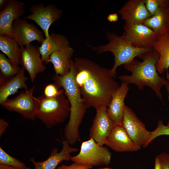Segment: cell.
<instances>
[{
	"instance_id": "cell-1",
	"label": "cell",
	"mask_w": 169,
	"mask_h": 169,
	"mask_svg": "<svg viewBox=\"0 0 169 169\" xmlns=\"http://www.w3.org/2000/svg\"><path fill=\"white\" fill-rule=\"evenodd\" d=\"M74 79L87 108L107 107L120 85L110 69L84 58L73 60Z\"/></svg>"
},
{
	"instance_id": "cell-2",
	"label": "cell",
	"mask_w": 169,
	"mask_h": 169,
	"mask_svg": "<svg viewBox=\"0 0 169 169\" xmlns=\"http://www.w3.org/2000/svg\"><path fill=\"white\" fill-rule=\"evenodd\" d=\"M159 57L158 53L153 49L144 53L139 58L141 59V61L134 59L123 65L125 69L131 74L120 75L119 79L128 85H136L140 90H143L144 86L150 87L163 101L161 89L166 80L159 75L156 69Z\"/></svg>"
},
{
	"instance_id": "cell-3",
	"label": "cell",
	"mask_w": 169,
	"mask_h": 169,
	"mask_svg": "<svg viewBox=\"0 0 169 169\" xmlns=\"http://www.w3.org/2000/svg\"><path fill=\"white\" fill-rule=\"evenodd\" d=\"M73 60L69 72L61 76L55 74L53 79L58 88L64 90L70 105L69 119L64 129V139L73 145L80 139L79 127L86 111L87 108L76 83Z\"/></svg>"
},
{
	"instance_id": "cell-4",
	"label": "cell",
	"mask_w": 169,
	"mask_h": 169,
	"mask_svg": "<svg viewBox=\"0 0 169 169\" xmlns=\"http://www.w3.org/2000/svg\"><path fill=\"white\" fill-rule=\"evenodd\" d=\"M33 98L35 118L47 128L63 123L69 116L70 104L62 88L55 97L48 98L42 95Z\"/></svg>"
},
{
	"instance_id": "cell-5",
	"label": "cell",
	"mask_w": 169,
	"mask_h": 169,
	"mask_svg": "<svg viewBox=\"0 0 169 169\" xmlns=\"http://www.w3.org/2000/svg\"><path fill=\"white\" fill-rule=\"evenodd\" d=\"M106 37L108 40L107 44L95 46H89L98 54L107 52L112 53L114 62L110 70L114 77L116 75V70L119 66L130 62L136 57L139 58L144 53L153 49H139L133 47L123 34L119 36L114 32H108Z\"/></svg>"
},
{
	"instance_id": "cell-6",
	"label": "cell",
	"mask_w": 169,
	"mask_h": 169,
	"mask_svg": "<svg viewBox=\"0 0 169 169\" xmlns=\"http://www.w3.org/2000/svg\"><path fill=\"white\" fill-rule=\"evenodd\" d=\"M111 156L107 147L100 146L90 138L82 142L79 153L72 156L71 160L79 165L98 166L109 164Z\"/></svg>"
},
{
	"instance_id": "cell-7",
	"label": "cell",
	"mask_w": 169,
	"mask_h": 169,
	"mask_svg": "<svg viewBox=\"0 0 169 169\" xmlns=\"http://www.w3.org/2000/svg\"><path fill=\"white\" fill-rule=\"evenodd\" d=\"M29 10L31 14L23 17V18L35 22L42 30L45 38L49 36V31L51 25L62 17L63 12L53 4L45 6L43 3L33 4Z\"/></svg>"
},
{
	"instance_id": "cell-8",
	"label": "cell",
	"mask_w": 169,
	"mask_h": 169,
	"mask_svg": "<svg viewBox=\"0 0 169 169\" xmlns=\"http://www.w3.org/2000/svg\"><path fill=\"white\" fill-rule=\"evenodd\" d=\"M123 33L128 42L139 49H153L158 36L143 24L124 25Z\"/></svg>"
},
{
	"instance_id": "cell-9",
	"label": "cell",
	"mask_w": 169,
	"mask_h": 169,
	"mask_svg": "<svg viewBox=\"0 0 169 169\" xmlns=\"http://www.w3.org/2000/svg\"><path fill=\"white\" fill-rule=\"evenodd\" d=\"M122 125L127 133L138 146L145 147L151 137V132L139 119L132 110L125 105Z\"/></svg>"
},
{
	"instance_id": "cell-10",
	"label": "cell",
	"mask_w": 169,
	"mask_h": 169,
	"mask_svg": "<svg viewBox=\"0 0 169 169\" xmlns=\"http://www.w3.org/2000/svg\"><path fill=\"white\" fill-rule=\"evenodd\" d=\"M35 87L21 92L16 97L8 99L0 104L7 110L21 115L26 119L33 121L36 119L33 92Z\"/></svg>"
},
{
	"instance_id": "cell-11",
	"label": "cell",
	"mask_w": 169,
	"mask_h": 169,
	"mask_svg": "<svg viewBox=\"0 0 169 169\" xmlns=\"http://www.w3.org/2000/svg\"><path fill=\"white\" fill-rule=\"evenodd\" d=\"M43 62L39 47L30 44L20 47L19 64L28 72L32 82L34 81L38 73L46 69Z\"/></svg>"
},
{
	"instance_id": "cell-12",
	"label": "cell",
	"mask_w": 169,
	"mask_h": 169,
	"mask_svg": "<svg viewBox=\"0 0 169 169\" xmlns=\"http://www.w3.org/2000/svg\"><path fill=\"white\" fill-rule=\"evenodd\" d=\"M12 33L13 38L20 47H25L34 41L41 44L45 39L43 31L23 18H19L14 22Z\"/></svg>"
},
{
	"instance_id": "cell-13",
	"label": "cell",
	"mask_w": 169,
	"mask_h": 169,
	"mask_svg": "<svg viewBox=\"0 0 169 169\" xmlns=\"http://www.w3.org/2000/svg\"><path fill=\"white\" fill-rule=\"evenodd\" d=\"M95 109L96 114L89 130L90 137L103 146L115 124L109 116L107 107L101 106Z\"/></svg>"
},
{
	"instance_id": "cell-14",
	"label": "cell",
	"mask_w": 169,
	"mask_h": 169,
	"mask_svg": "<svg viewBox=\"0 0 169 169\" xmlns=\"http://www.w3.org/2000/svg\"><path fill=\"white\" fill-rule=\"evenodd\" d=\"M145 0H129L119 10L118 13L127 25L143 24L152 16L147 10Z\"/></svg>"
},
{
	"instance_id": "cell-15",
	"label": "cell",
	"mask_w": 169,
	"mask_h": 169,
	"mask_svg": "<svg viewBox=\"0 0 169 169\" xmlns=\"http://www.w3.org/2000/svg\"><path fill=\"white\" fill-rule=\"evenodd\" d=\"M105 145L119 152L135 151L141 148L130 137L122 125L118 124H115Z\"/></svg>"
},
{
	"instance_id": "cell-16",
	"label": "cell",
	"mask_w": 169,
	"mask_h": 169,
	"mask_svg": "<svg viewBox=\"0 0 169 169\" xmlns=\"http://www.w3.org/2000/svg\"><path fill=\"white\" fill-rule=\"evenodd\" d=\"M23 2L9 0L5 8L0 12V35H6L13 38L12 26L25 12Z\"/></svg>"
},
{
	"instance_id": "cell-17",
	"label": "cell",
	"mask_w": 169,
	"mask_h": 169,
	"mask_svg": "<svg viewBox=\"0 0 169 169\" xmlns=\"http://www.w3.org/2000/svg\"><path fill=\"white\" fill-rule=\"evenodd\" d=\"M63 148L59 152L55 147L52 150L49 157L42 161H38L32 157L30 160L34 166V169H56L57 166L63 161H69L72 156L71 153L78 151L79 149L70 146L68 142L62 135Z\"/></svg>"
},
{
	"instance_id": "cell-18",
	"label": "cell",
	"mask_w": 169,
	"mask_h": 169,
	"mask_svg": "<svg viewBox=\"0 0 169 169\" xmlns=\"http://www.w3.org/2000/svg\"><path fill=\"white\" fill-rule=\"evenodd\" d=\"M129 89L128 84L122 82L107 106L108 115L115 124L122 125L125 106L124 100Z\"/></svg>"
},
{
	"instance_id": "cell-19",
	"label": "cell",
	"mask_w": 169,
	"mask_h": 169,
	"mask_svg": "<svg viewBox=\"0 0 169 169\" xmlns=\"http://www.w3.org/2000/svg\"><path fill=\"white\" fill-rule=\"evenodd\" d=\"M25 70L21 68L18 73L8 79L0 81V104L8 99L10 96L14 95L19 89H28L26 83L28 78L24 74Z\"/></svg>"
},
{
	"instance_id": "cell-20",
	"label": "cell",
	"mask_w": 169,
	"mask_h": 169,
	"mask_svg": "<svg viewBox=\"0 0 169 169\" xmlns=\"http://www.w3.org/2000/svg\"><path fill=\"white\" fill-rule=\"evenodd\" d=\"M69 45V41L63 34L52 33L48 38H45L39 47L43 62L47 64L51 54L54 52L62 50Z\"/></svg>"
},
{
	"instance_id": "cell-21",
	"label": "cell",
	"mask_w": 169,
	"mask_h": 169,
	"mask_svg": "<svg viewBox=\"0 0 169 169\" xmlns=\"http://www.w3.org/2000/svg\"><path fill=\"white\" fill-rule=\"evenodd\" d=\"M74 52V49L69 46L62 50L56 51L51 54L48 63H52L56 74L64 76L69 73Z\"/></svg>"
},
{
	"instance_id": "cell-22",
	"label": "cell",
	"mask_w": 169,
	"mask_h": 169,
	"mask_svg": "<svg viewBox=\"0 0 169 169\" xmlns=\"http://www.w3.org/2000/svg\"><path fill=\"white\" fill-rule=\"evenodd\" d=\"M153 50L158 53L159 57L156 64L157 71L162 74L166 70L168 73L169 68V33L157 37Z\"/></svg>"
},
{
	"instance_id": "cell-23",
	"label": "cell",
	"mask_w": 169,
	"mask_h": 169,
	"mask_svg": "<svg viewBox=\"0 0 169 169\" xmlns=\"http://www.w3.org/2000/svg\"><path fill=\"white\" fill-rule=\"evenodd\" d=\"M143 24L152 29L158 36L169 33V6L146 19Z\"/></svg>"
},
{
	"instance_id": "cell-24",
	"label": "cell",
	"mask_w": 169,
	"mask_h": 169,
	"mask_svg": "<svg viewBox=\"0 0 169 169\" xmlns=\"http://www.w3.org/2000/svg\"><path fill=\"white\" fill-rule=\"evenodd\" d=\"M0 50L13 63L18 65L20 47L14 39L7 35H0Z\"/></svg>"
},
{
	"instance_id": "cell-25",
	"label": "cell",
	"mask_w": 169,
	"mask_h": 169,
	"mask_svg": "<svg viewBox=\"0 0 169 169\" xmlns=\"http://www.w3.org/2000/svg\"><path fill=\"white\" fill-rule=\"evenodd\" d=\"M20 68L7 58L4 54L0 53V81L8 79L16 75Z\"/></svg>"
},
{
	"instance_id": "cell-26",
	"label": "cell",
	"mask_w": 169,
	"mask_h": 169,
	"mask_svg": "<svg viewBox=\"0 0 169 169\" xmlns=\"http://www.w3.org/2000/svg\"><path fill=\"white\" fill-rule=\"evenodd\" d=\"M0 165L20 168L26 167L24 163L8 154L1 146H0Z\"/></svg>"
},
{
	"instance_id": "cell-27",
	"label": "cell",
	"mask_w": 169,
	"mask_h": 169,
	"mask_svg": "<svg viewBox=\"0 0 169 169\" xmlns=\"http://www.w3.org/2000/svg\"><path fill=\"white\" fill-rule=\"evenodd\" d=\"M145 4L148 12L153 16L163 8L169 6V0H145Z\"/></svg>"
},
{
	"instance_id": "cell-28",
	"label": "cell",
	"mask_w": 169,
	"mask_h": 169,
	"mask_svg": "<svg viewBox=\"0 0 169 169\" xmlns=\"http://www.w3.org/2000/svg\"><path fill=\"white\" fill-rule=\"evenodd\" d=\"M150 139L146 147L153 140L157 137L163 135L169 136V126L164 124L162 120L158 121L156 128L151 131Z\"/></svg>"
},
{
	"instance_id": "cell-29",
	"label": "cell",
	"mask_w": 169,
	"mask_h": 169,
	"mask_svg": "<svg viewBox=\"0 0 169 169\" xmlns=\"http://www.w3.org/2000/svg\"><path fill=\"white\" fill-rule=\"evenodd\" d=\"M61 89H59L54 83L47 85L44 90V95L48 98L56 97L60 92Z\"/></svg>"
},
{
	"instance_id": "cell-30",
	"label": "cell",
	"mask_w": 169,
	"mask_h": 169,
	"mask_svg": "<svg viewBox=\"0 0 169 169\" xmlns=\"http://www.w3.org/2000/svg\"><path fill=\"white\" fill-rule=\"evenodd\" d=\"M161 166V169H169V154L162 152L157 156Z\"/></svg>"
},
{
	"instance_id": "cell-31",
	"label": "cell",
	"mask_w": 169,
	"mask_h": 169,
	"mask_svg": "<svg viewBox=\"0 0 169 169\" xmlns=\"http://www.w3.org/2000/svg\"><path fill=\"white\" fill-rule=\"evenodd\" d=\"M92 167L90 166L81 165L73 162L69 165L63 164L58 166L56 169H90Z\"/></svg>"
},
{
	"instance_id": "cell-32",
	"label": "cell",
	"mask_w": 169,
	"mask_h": 169,
	"mask_svg": "<svg viewBox=\"0 0 169 169\" xmlns=\"http://www.w3.org/2000/svg\"><path fill=\"white\" fill-rule=\"evenodd\" d=\"M9 126L8 123L4 119H0V137L2 136Z\"/></svg>"
},
{
	"instance_id": "cell-33",
	"label": "cell",
	"mask_w": 169,
	"mask_h": 169,
	"mask_svg": "<svg viewBox=\"0 0 169 169\" xmlns=\"http://www.w3.org/2000/svg\"><path fill=\"white\" fill-rule=\"evenodd\" d=\"M107 20L110 22H116L118 20V16L116 13H111L107 17Z\"/></svg>"
},
{
	"instance_id": "cell-34",
	"label": "cell",
	"mask_w": 169,
	"mask_h": 169,
	"mask_svg": "<svg viewBox=\"0 0 169 169\" xmlns=\"http://www.w3.org/2000/svg\"><path fill=\"white\" fill-rule=\"evenodd\" d=\"M0 169H31V168L27 166L24 168H20L3 165H0Z\"/></svg>"
},
{
	"instance_id": "cell-35",
	"label": "cell",
	"mask_w": 169,
	"mask_h": 169,
	"mask_svg": "<svg viewBox=\"0 0 169 169\" xmlns=\"http://www.w3.org/2000/svg\"><path fill=\"white\" fill-rule=\"evenodd\" d=\"M9 0H0V12L3 10L6 7Z\"/></svg>"
},
{
	"instance_id": "cell-36",
	"label": "cell",
	"mask_w": 169,
	"mask_h": 169,
	"mask_svg": "<svg viewBox=\"0 0 169 169\" xmlns=\"http://www.w3.org/2000/svg\"><path fill=\"white\" fill-rule=\"evenodd\" d=\"M154 169H161L159 161L157 156L155 158Z\"/></svg>"
},
{
	"instance_id": "cell-37",
	"label": "cell",
	"mask_w": 169,
	"mask_h": 169,
	"mask_svg": "<svg viewBox=\"0 0 169 169\" xmlns=\"http://www.w3.org/2000/svg\"><path fill=\"white\" fill-rule=\"evenodd\" d=\"M166 90L168 94V98L169 100V80L167 79L166 80V84L165 85ZM168 126H169V120L167 124L166 125Z\"/></svg>"
},
{
	"instance_id": "cell-38",
	"label": "cell",
	"mask_w": 169,
	"mask_h": 169,
	"mask_svg": "<svg viewBox=\"0 0 169 169\" xmlns=\"http://www.w3.org/2000/svg\"><path fill=\"white\" fill-rule=\"evenodd\" d=\"M98 169H113L112 168H109V167H104V168H99Z\"/></svg>"
}]
</instances>
